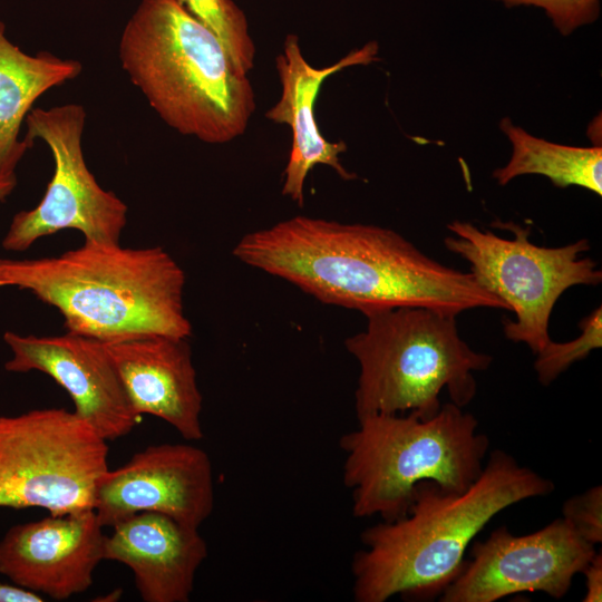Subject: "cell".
<instances>
[{"label":"cell","instance_id":"1","mask_svg":"<svg viewBox=\"0 0 602 602\" xmlns=\"http://www.w3.org/2000/svg\"><path fill=\"white\" fill-rule=\"evenodd\" d=\"M241 262L318 301L362 314L425 307L457 317L475 308L508 310L470 272L437 262L394 230L297 215L245 234Z\"/></svg>","mask_w":602,"mask_h":602},{"label":"cell","instance_id":"2","mask_svg":"<svg viewBox=\"0 0 602 602\" xmlns=\"http://www.w3.org/2000/svg\"><path fill=\"white\" fill-rule=\"evenodd\" d=\"M555 489L504 450L492 452L478 478L463 493L430 480L415 486L405 516L361 533L363 550L352 560L356 602L439 598L462 572L473 538L499 512Z\"/></svg>","mask_w":602,"mask_h":602},{"label":"cell","instance_id":"3","mask_svg":"<svg viewBox=\"0 0 602 602\" xmlns=\"http://www.w3.org/2000/svg\"><path fill=\"white\" fill-rule=\"evenodd\" d=\"M185 273L161 246L85 240L39 259L0 258V288L27 290L56 308L68 331L115 342L145 336L187 339Z\"/></svg>","mask_w":602,"mask_h":602},{"label":"cell","instance_id":"4","mask_svg":"<svg viewBox=\"0 0 602 602\" xmlns=\"http://www.w3.org/2000/svg\"><path fill=\"white\" fill-rule=\"evenodd\" d=\"M118 54L130 81L179 134L224 144L245 133L256 107L247 75L177 0H142Z\"/></svg>","mask_w":602,"mask_h":602},{"label":"cell","instance_id":"5","mask_svg":"<svg viewBox=\"0 0 602 602\" xmlns=\"http://www.w3.org/2000/svg\"><path fill=\"white\" fill-rule=\"evenodd\" d=\"M358 427L340 438L343 484L357 518L406 515L415 486L425 480L465 492L480 475L489 439L478 421L454 402L431 418L412 412L359 416Z\"/></svg>","mask_w":602,"mask_h":602},{"label":"cell","instance_id":"6","mask_svg":"<svg viewBox=\"0 0 602 602\" xmlns=\"http://www.w3.org/2000/svg\"><path fill=\"white\" fill-rule=\"evenodd\" d=\"M366 330L344 340L360 372L355 391L357 417L406 414L431 418L440 392L464 408L476 395L474 372L492 356L473 350L459 336L456 317L425 307L370 311Z\"/></svg>","mask_w":602,"mask_h":602},{"label":"cell","instance_id":"7","mask_svg":"<svg viewBox=\"0 0 602 602\" xmlns=\"http://www.w3.org/2000/svg\"><path fill=\"white\" fill-rule=\"evenodd\" d=\"M497 226L514 234L504 239L467 221L447 224L453 233L447 250L470 264V273L486 291L504 302L516 320H504L505 337L523 342L536 355L551 340L548 321L559 298L574 285H598L602 272L591 258L586 239L557 247L530 241L531 230L513 222Z\"/></svg>","mask_w":602,"mask_h":602},{"label":"cell","instance_id":"8","mask_svg":"<svg viewBox=\"0 0 602 602\" xmlns=\"http://www.w3.org/2000/svg\"><path fill=\"white\" fill-rule=\"evenodd\" d=\"M107 456V440L74 411L0 416V507L54 515L94 509Z\"/></svg>","mask_w":602,"mask_h":602},{"label":"cell","instance_id":"9","mask_svg":"<svg viewBox=\"0 0 602 602\" xmlns=\"http://www.w3.org/2000/svg\"><path fill=\"white\" fill-rule=\"evenodd\" d=\"M25 142L43 140L51 151L55 171L40 203L18 212L2 240L7 251L21 252L38 239L61 230H77L85 240L118 243L127 222V206L105 191L89 172L81 147L85 108L66 104L35 108L26 116Z\"/></svg>","mask_w":602,"mask_h":602},{"label":"cell","instance_id":"10","mask_svg":"<svg viewBox=\"0 0 602 602\" xmlns=\"http://www.w3.org/2000/svg\"><path fill=\"white\" fill-rule=\"evenodd\" d=\"M596 553L564 517L524 535L506 526L469 548L470 560L439 596L441 602H494L522 592L562 599Z\"/></svg>","mask_w":602,"mask_h":602},{"label":"cell","instance_id":"11","mask_svg":"<svg viewBox=\"0 0 602 602\" xmlns=\"http://www.w3.org/2000/svg\"><path fill=\"white\" fill-rule=\"evenodd\" d=\"M213 465L191 444H159L136 453L99 482L95 512L101 526L156 512L198 528L214 509Z\"/></svg>","mask_w":602,"mask_h":602},{"label":"cell","instance_id":"12","mask_svg":"<svg viewBox=\"0 0 602 602\" xmlns=\"http://www.w3.org/2000/svg\"><path fill=\"white\" fill-rule=\"evenodd\" d=\"M12 352L10 372L37 370L51 377L70 396L75 410L105 439L115 440L137 425L117 370L103 342L71 331L62 336L3 334Z\"/></svg>","mask_w":602,"mask_h":602},{"label":"cell","instance_id":"13","mask_svg":"<svg viewBox=\"0 0 602 602\" xmlns=\"http://www.w3.org/2000/svg\"><path fill=\"white\" fill-rule=\"evenodd\" d=\"M105 537L95 509L13 525L0 540V574L54 600L69 599L91 585Z\"/></svg>","mask_w":602,"mask_h":602},{"label":"cell","instance_id":"14","mask_svg":"<svg viewBox=\"0 0 602 602\" xmlns=\"http://www.w3.org/2000/svg\"><path fill=\"white\" fill-rule=\"evenodd\" d=\"M377 55L378 43L370 41L331 66L315 68L304 59L299 38L292 33L285 37L283 50L275 58L281 95L265 117L273 123L288 125L291 130L292 143L283 172L282 194L299 206L304 203V181L317 165L331 167L343 179L356 178L339 159V155L347 149L346 143L329 142L321 134L314 106L322 84L331 75L356 65H369Z\"/></svg>","mask_w":602,"mask_h":602},{"label":"cell","instance_id":"15","mask_svg":"<svg viewBox=\"0 0 602 602\" xmlns=\"http://www.w3.org/2000/svg\"><path fill=\"white\" fill-rule=\"evenodd\" d=\"M103 346L137 416L158 417L186 440L203 438V397L185 338L156 334Z\"/></svg>","mask_w":602,"mask_h":602},{"label":"cell","instance_id":"16","mask_svg":"<svg viewBox=\"0 0 602 602\" xmlns=\"http://www.w3.org/2000/svg\"><path fill=\"white\" fill-rule=\"evenodd\" d=\"M105 537L104 560L128 566L145 602H187L207 556L198 528L156 513L132 515Z\"/></svg>","mask_w":602,"mask_h":602},{"label":"cell","instance_id":"17","mask_svg":"<svg viewBox=\"0 0 602 602\" xmlns=\"http://www.w3.org/2000/svg\"><path fill=\"white\" fill-rule=\"evenodd\" d=\"M81 64L50 52L30 56L6 36L0 21V176L14 169L30 146L19 140L22 122L38 97L76 78Z\"/></svg>","mask_w":602,"mask_h":602},{"label":"cell","instance_id":"18","mask_svg":"<svg viewBox=\"0 0 602 602\" xmlns=\"http://www.w3.org/2000/svg\"><path fill=\"white\" fill-rule=\"evenodd\" d=\"M502 132L512 145L507 164L493 172L499 185L522 175H542L555 186H580L598 195L602 194V148L575 147L552 143L527 133L504 118Z\"/></svg>","mask_w":602,"mask_h":602},{"label":"cell","instance_id":"19","mask_svg":"<svg viewBox=\"0 0 602 602\" xmlns=\"http://www.w3.org/2000/svg\"><path fill=\"white\" fill-rule=\"evenodd\" d=\"M198 22L223 43L236 67L244 74L254 67L255 45L247 19L233 0H177Z\"/></svg>","mask_w":602,"mask_h":602},{"label":"cell","instance_id":"20","mask_svg":"<svg viewBox=\"0 0 602 602\" xmlns=\"http://www.w3.org/2000/svg\"><path fill=\"white\" fill-rule=\"evenodd\" d=\"M581 334L566 342L550 340L535 356L534 369L538 381L548 386L572 363L584 359L602 346V311L596 308L580 322Z\"/></svg>","mask_w":602,"mask_h":602},{"label":"cell","instance_id":"21","mask_svg":"<svg viewBox=\"0 0 602 602\" xmlns=\"http://www.w3.org/2000/svg\"><path fill=\"white\" fill-rule=\"evenodd\" d=\"M506 7L533 6L545 11L554 27L564 36L594 22L600 13V0H498Z\"/></svg>","mask_w":602,"mask_h":602},{"label":"cell","instance_id":"22","mask_svg":"<svg viewBox=\"0 0 602 602\" xmlns=\"http://www.w3.org/2000/svg\"><path fill=\"white\" fill-rule=\"evenodd\" d=\"M562 517L589 543L602 542V487L596 485L567 498L562 507Z\"/></svg>","mask_w":602,"mask_h":602},{"label":"cell","instance_id":"23","mask_svg":"<svg viewBox=\"0 0 602 602\" xmlns=\"http://www.w3.org/2000/svg\"><path fill=\"white\" fill-rule=\"evenodd\" d=\"M585 576V595L583 602L602 601V554L596 552L582 571Z\"/></svg>","mask_w":602,"mask_h":602},{"label":"cell","instance_id":"24","mask_svg":"<svg viewBox=\"0 0 602 602\" xmlns=\"http://www.w3.org/2000/svg\"><path fill=\"white\" fill-rule=\"evenodd\" d=\"M40 594L18 585L0 583V602H41Z\"/></svg>","mask_w":602,"mask_h":602},{"label":"cell","instance_id":"25","mask_svg":"<svg viewBox=\"0 0 602 602\" xmlns=\"http://www.w3.org/2000/svg\"><path fill=\"white\" fill-rule=\"evenodd\" d=\"M17 185L16 174L0 176V202H3Z\"/></svg>","mask_w":602,"mask_h":602}]
</instances>
